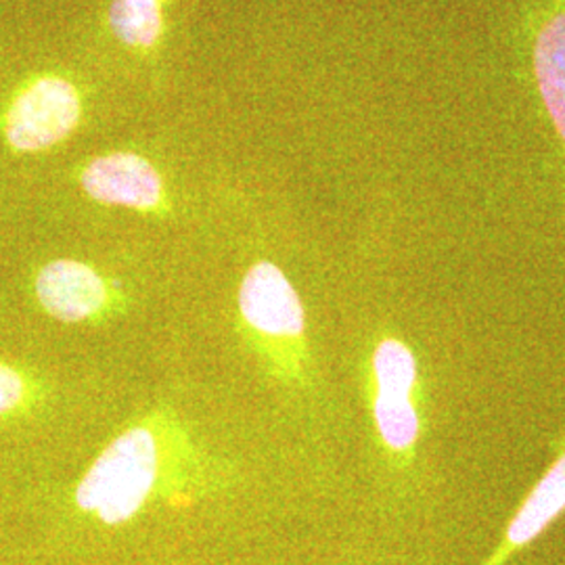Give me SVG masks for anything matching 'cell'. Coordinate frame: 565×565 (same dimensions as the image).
I'll use <instances>...</instances> for the list:
<instances>
[{
	"label": "cell",
	"instance_id": "52a82bcc",
	"mask_svg": "<svg viewBox=\"0 0 565 565\" xmlns=\"http://www.w3.org/2000/svg\"><path fill=\"white\" fill-rule=\"evenodd\" d=\"M565 513V446L513 515L503 541L482 565H505Z\"/></svg>",
	"mask_w": 565,
	"mask_h": 565
},
{
	"label": "cell",
	"instance_id": "7a4b0ae2",
	"mask_svg": "<svg viewBox=\"0 0 565 565\" xmlns=\"http://www.w3.org/2000/svg\"><path fill=\"white\" fill-rule=\"evenodd\" d=\"M245 324L264 340L273 361L291 380L306 373V315L296 287L273 263L254 264L239 287Z\"/></svg>",
	"mask_w": 565,
	"mask_h": 565
},
{
	"label": "cell",
	"instance_id": "8992f818",
	"mask_svg": "<svg viewBox=\"0 0 565 565\" xmlns=\"http://www.w3.org/2000/svg\"><path fill=\"white\" fill-rule=\"evenodd\" d=\"M36 296L51 317L65 323L99 317L111 298L102 275L76 260L46 264L36 277Z\"/></svg>",
	"mask_w": 565,
	"mask_h": 565
},
{
	"label": "cell",
	"instance_id": "277c9868",
	"mask_svg": "<svg viewBox=\"0 0 565 565\" xmlns=\"http://www.w3.org/2000/svg\"><path fill=\"white\" fill-rule=\"evenodd\" d=\"M81 120V97L72 82L44 76L25 86L4 118L7 141L34 153L63 141Z\"/></svg>",
	"mask_w": 565,
	"mask_h": 565
},
{
	"label": "cell",
	"instance_id": "ba28073f",
	"mask_svg": "<svg viewBox=\"0 0 565 565\" xmlns=\"http://www.w3.org/2000/svg\"><path fill=\"white\" fill-rule=\"evenodd\" d=\"M534 76L546 111L565 142V11L546 20L536 34Z\"/></svg>",
	"mask_w": 565,
	"mask_h": 565
},
{
	"label": "cell",
	"instance_id": "3957f363",
	"mask_svg": "<svg viewBox=\"0 0 565 565\" xmlns=\"http://www.w3.org/2000/svg\"><path fill=\"white\" fill-rule=\"evenodd\" d=\"M419 384V361L411 345L398 338L380 340L371 354V411L382 445L398 463H408L422 440Z\"/></svg>",
	"mask_w": 565,
	"mask_h": 565
},
{
	"label": "cell",
	"instance_id": "5b68a950",
	"mask_svg": "<svg viewBox=\"0 0 565 565\" xmlns=\"http://www.w3.org/2000/svg\"><path fill=\"white\" fill-rule=\"evenodd\" d=\"M82 186L95 202L149 212L163 202V182L158 170L141 156L109 153L88 163Z\"/></svg>",
	"mask_w": 565,
	"mask_h": 565
},
{
	"label": "cell",
	"instance_id": "6da1fadb",
	"mask_svg": "<svg viewBox=\"0 0 565 565\" xmlns=\"http://www.w3.org/2000/svg\"><path fill=\"white\" fill-rule=\"evenodd\" d=\"M177 434L160 422L132 425L114 438L76 488V505L103 524L130 522L168 486L177 467Z\"/></svg>",
	"mask_w": 565,
	"mask_h": 565
},
{
	"label": "cell",
	"instance_id": "9c48e42d",
	"mask_svg": "<svg viewBox=\"0 0 565 565\" xmlns=\"http://www.w3.org/2000/svg\"><path fill=\"white\" fill-rule=\"evenodd\" d=\"M109 25L124 44L153 46L162 32L160 0H114Z\"/></svg>",
	"mask_w": 565,
	"mask_h": 565
},
{
	"label": "cell",
	"instance_id": "30bf717a",
	"mask_svg": "<svg viewBox=\"0 0 565 565\" xmlns=\"http://www.w3.org/2000/svg\"><path fill=\"white\" fill-rule=\"evenodd\" d=\"M25 382L20 373L7 364H0V415L15 411L25 398Z\"/></svg>",
	"mask_w": 565,
	"mask_h": 565
}]
</instances>
